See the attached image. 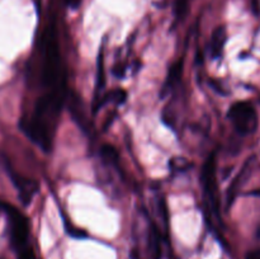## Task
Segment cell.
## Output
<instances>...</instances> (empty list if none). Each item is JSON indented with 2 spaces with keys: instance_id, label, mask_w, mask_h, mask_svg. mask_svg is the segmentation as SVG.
Here are the masks:
<instances>
[{
  "instance_id": "cell-14",
  "label": "cell",
  "mask_w": 260,
  "mask_h": 259,
  "mask_svg": "<svg viewBox=\"0 0 260 259\" xmlns=\"http://www.w3.org/2000/svg\"><path fill=\"white\" fill-rule=\"evenodd\" d=\"M190 0H175L174 12L178 18H183L188 10V5H189Z\"/></svg>"
},
{
  "instance_id": "cell-6",
  "label": "cell",
  "mask_w": 260,
  "mask_h": 259,
  "mask_svg": "<svg viewBox=\"0 0 260 259\" xmlns=\"http://www.w3.org/2000/svg\"><path fill=\"white\" fill-rule=\"evenodd\" d=\"M4 169L7 172L9 179L12 180L15 189H17L18 197H19L22 205L29 206L32 200L35 198V196L40 190V184H38L37 180L30 179V178L24 177L23 174L18 173L17 170L13 169V167L9 164V161L7 159L4 160Z\"/></svg>"
},
{
  "instance_id": "cell-18",
  "label": "cell",
  "mask_w": 260,
  "mask_h": 259,
  "mask_svg": "<svg viewBox=\"0 0 260 259\" xmlns=\"http://www.w3.org/2000/svg\"><path fill=\"white\" fill-rule=\"evenodd\" d=\"M251 7H253V12L255 14H259L260 12V0H251Z\"/></svg>"
},
{
  "instance_id": "cell-7",
  "label": "cell",
  "mask_w": 260,
  "mask_h": 259,
  "mask_svg": "<svg viewBox=\"0 0 260 259\" xmlns=\"http://www.w3.org/2000/svg\"><path fill=\"white\" fill-rule=\"evenodd\" d=\"M146 245L151 259H160L161 256V234L154 222L150 221L147 229Z\"/></svg>"
},
{
  "instance_id": "cell-8",
  "label": "cell",
  "mask_w": 260,
  "mask_h": 259,
  "mask_svg": "<svg viewBox=\"0 0 260 259\" xmlns=\"http://www.w3.org/2000/svg\"><path fill=\"white\" fill-rule=\"evenodd\" d=\"M226 41H228V33L223 25H218L211 36V56L213 60H218L222 57L223 50H225Z\"/></svg>"
},
{
  "instance_id": "cell-2",
  "label": "cell",
  "mask_w": 260,
  "mask_h": 259,
  "mask_svg": "<svg viewBox=\"0 0 260 259\" xmlns=\"http://www.w3.org/2000/svg\"><path fill=\"white\" fill-rule=\"evenodd\" d=\"M41 81L47 90H57L65 88L62 60L56 25H47L42 36V65H41Z\"/></svg>"
},
{
  "instance_id": "cell-16",
  "label": "cell",
  "mask_w": 260,
  "mask_h": 259,
  "mask_svg": "<svg viewBox=\"0 0 260 259\" xmlns=\"http://www.w3.org/2000/svg\"><path fill=\"white\" fill-rule=\"evenodd\" d=\"M245 259H260V249H254L246 254Z\"/></svg>"
},
{
  "instance_id": "cell-5",
  "label": "cell",
  "mask_w": 260,
  "mask_h": 259,
  "mask_svg": "<svg viewBox=\"0 0 260 259\" xmlns=\"http://www.w3.org/2000/svg\"><path fill=\"white\" fill-rule=\"evenodd\" d=\"M201 183L203 187V197L206 205L212 215L218 216V198H217V179H216V156L211 154L202 167Z\"/></svg>"
},
{
  "instance_id": "cell-12",
  "label": "cell",
  "mask_w": 260,
  "mask_h": 259,
  "mask_svg": "<svg viewBox=\"0 0 260 259\" xmlns=\"http://www.w3.org/2000/svg\"><path fill=\"white\" fill-rule=\"evenodd\" d=\"M63 223H65L66 233H68L71 238H75V239L88 238V234H86L85 231L81 230V229H79V228H76L75 225H73V223H71L69 220H66L65 217H63Z\"/></svg>"
},
{
  "instance_id": "cell-9",
  "label": "cell",
  "mask_w": 260,
  "mask_h": 259,
  "mask_svg": "<svg viewBox=\"0 0 260 259\" xmlns=\"http://www.w3.org/2000/svg\"><path fill=\"white\" fill-rule=\"evenodd\" d=\"M251 164H253V157H250V159L245 163V165H244V168L241 169V172L239 173L238 177H236L235 179L233 180V183H231L230 188H229V190H228V203L229 205H231V203L234 202L236 195H238L239 190H240L241 185H243L244 183L246 182V179H248L249 174H250V172H251Z\"/></svg>"
},
{
  "instance_id": "cell-13",
  "label": "cell",
  "mask_w": 260,
  "mask_h": 259,
  "mask_svg": "<svg viewBox=\"0 0 260 259\" xmlns=\"http://www.w3.org/2000/svg\"><path fill=\"white\" fill-rule=\"evenodd\" d=\"M104 86V69H103V50L99 55L98 60V75H96V93L102 90Z\"/></svg>"
},
{
  "instance_id": "cell-4",
  "label": "cell",
  "mask_w": 260,
  "mask_h": 259,
  "mask_svg": "<svg viewBox=\"0 0 260 259\" xmlns=\"http://www.w3.org/2000/svg\"><path fill=\"white\" fill-rule=\"evenodd\" d=\"M228 117L234 128L241 136L253 135L258 128V113L255 107L248 101L235 102L229 109Z\"/></svg>"
},
{
  "instance_id": "cell-15",
  "label": "cell",
  "mask_w": 260,
  "mask_h": 259,
  "mask_svg": "<svg viewBox=\"0 0 260 259\" xmlns=\"http://www.w3.org/2000/svg\"><path fill=\"white\" fill-rule=\"evenodd\" d=\"M17 259H36V254L35 251H33L32 246L17 253Z\"/></svg>"
},
{
  "instance_id": "cell-10",
  "label": "cell",
  "mask_w": 260,
  "mask_h": 259,
  "mask_svg": "<svg viewBox=\"0 0 260 259\" xmlns=\"http://www.w3.org/2000/svg\"><path fill=\"white\" fill-rule=\"evenodd\" d=\"M69 108H70L71 114H73V118L78 122L79 126L86 131V116H85V111H84V107H83V102H81V98H79L78 95L73 94V95H69Z\"/></svg>"
},
{
  "instance_id": "cell-3",
  "label": "cell",
  "mask_w": 260,
  "mask_h": 259,
  "mask_svg": "<svg viewBox=\"0 0 260 259\" xmlns=\"http://www.w3.org/2000/svg\"><path fill=\"white\" fill-rule=\"evenodd\" d=\"M0 211L4 212L8 220V234L9 241L15 254L29 248V220L15 206L0 201Z\"/></svg>"
},
{
  "instance_id": "cell-11",
  "label": "cell",
  "mask_w": 260,
  "mask_h": 259,
  "mask_svg": "<svg viewBox=\"0 0 260 259\" xmlns=\"http://www.w3.org/2000/svg\"><path fill=\"white\" fill-rule=\"evenodd\" d=\"M99 154H101L102 160H103L107 165L117 168V169H118L119 168V154H118V151L116 150V147L112 146V145H109V144H104V145H102Z\"/></svg>"
},
{
  "instance_id": "cell-17",
  "label": "cell",
  "mask_w": 260,
  "mask_h": 259,
  "mask_svg": "<svg viewBox=\"0 0 260 259\" xmlns=\"http://www.w3.org/2000/svg\"><path fill=\"white\" fill-rule=\"evenodd\" d=\"M65 3L69 8H71V9H76V8H79V5L81 4V0H65Z\"/></svg>"
},
{
  "instance_id": "cell-1",
  "label": "cell",
  "mask_w": 260,
  "mask_h": 259,
  "mask_svg": "<svg viewBox=\"0 0 260 259\" xmlns=\"http://www.w3.org/2000/svg\"><path fill=\"white\" fill-rule=\"evenodd\" d=\"M66 89L47 90L37 99L33 113L22 117L19 127L23 134L45 152L51 151L61 111L66 101Z\"/></svg>"
}]
</instances>
